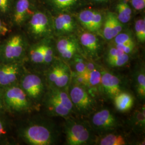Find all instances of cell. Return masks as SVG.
I'll return each mask as SVG.
<instances>
[{
  "instance_id": "obj_39",
  "label": "cell",
  "mask_w": 145,
  "mask_h": 145,
  "mask_svg": "<svg viewBox=\"0 0 145 145\" xmlns=\"http://www.w3.org/2000/svg\"><path fill=\"white\" fill-rule=\"evenodd\" d=\"M8 31V29L3 24L2 21L0 20V35H5Z\"/></svg>"
},
{
  "instance_id": "obj_37",
  "label": "cell",
  "mask_w": 145,
  "mask_h": 145,
  "mask_svg": "<svg viewBox=\"0 0 145 145\" xmlns=\"http://www.w3.org/2000/svg\"><path fill=\"white\" fill-rule=\"evenodd\" d=\"M132 6L136 10H141L145 8V0H131Z\"/></svg>"
},
{
  "instance_id": "obj_40",
  "label": "cell",
  "mask_w": 145,
  "mask_h": 145,
  "mask_svg": "<svg viewBox=\"0 0 145 145\" xmlns=\"http://www.w3.org/2000/svg\"><path fill=\"white\" fill-rule=\"evenodd\" d=\"M6 131L4 128L3 125L2 124V123L0 121V135H5L6 134Z\"/></svg>"
},
{
  "instance_id": "obj_25",
  "label": "cell",
  "mask_w": 145,
  "mask_h": 145,
  "mask_svg": "<svg viewBox=\"0 0 145 145\" xmlns=\"http://www.w3.org/2000/svg\"><path fill=\"white\" fill-rule=\"evenodd\" d=\"M94 12L91 10H83L79 15V20L83 26L89 31H93Z\"/></svg>"
},
{
  "instance_id": "obj_14",
  "label": "cell",
  "mask_w": 145,
  "mask_h": 145,
  "mask_svg": "<svg viewBox=\"0 0 145 145\" xmlns=\"http://www.w3.org/2000/svg\"><path fill=\"white\" fill-rule=\"evenodd\" d=\"M80 42L91 57H97L100 46L99 40L95 35L91 33L84 32L81 36Z\"/></svg>"
},
{
  "instance_id": "obj_29",
  "label": "cell",
  "mask_w": 145,
  "mask_h": 145,
  "mask_svg": "<svg viewBox=\"0 0 145 145\" xmlns=\"http://www.w3.org/2000/svg\"><path fill=\"white\" fill-rule=\"evenodd\" d=\"M88 78L85 75L72 71L71 83L81 86L88 89Z\"/></svg>"
},
{
  "instance_id": "obj_34",
  "label": "cell",
  "mask_w": 145,
  "mask_h": 145,
  "mask_svg": "<svg viewBox=\"0 0 145 145\" xmlns=\"http://www.w3.org/2000/svg\"><path fill=\"white\" fill-rule=\"evenodd\" d=\"M77 0H53V2L59 8H66L74 4Z\"/></svg>"
},
{
  "instance_id": "obj_1",
  "label": "cell",
  "mask_w": 145,
  "mask_h": 145,
  "mask_svg": "<svg viewBox=\"0 0 145 145\" xmlns=\"http://www.w3.org/2000/svg\"><path fill=\"white\" fill-rule=\"evenodd\" d=\"M23 138L31 145H53L56 142L59 134L54 125L45 123H32L22 131Z\"/></svg>"
},
{
  "instance_id": "obj_12",
  "label": "cell",
  "mask_w": 145,
  "mask_h": 145,
  "mask_svg": "<svg viewBox=\"0 0 145 145\" xmlns=\"http://www.w3.org/2000/svg\"><path fill=\"white\" fill-rule=\"evenodd\" d=\"M123 30L121 23L113 14H109L104 24L103 36L107 40L114 38Z\"/></svg>"
},
{
  "instance_id": "obj_13",
  "label": "cell",
  "mask_w": 145,
  "mask_h": 145,
  "mask_svg": "<svg viewBox=\"0 0 145 145\" xmlns=\"http://www.w3.org/2000/svg\"><path fill=\"white\" fill-rule=\"evenodd\" d=\"M30 24L32 32L36 35L40 36L47 31L48 21L46 16L38 12L32 16Z\"/></svg>"
},
{
  "instance_id": "obj_27",
  "label": "cell",
  "mask_w": 145,
  "mask_h": 145,
  "mask_svg": "<svg viewBox=\"0 0 145 145\" xmlns=\"http://www.w3.org/2000/svg\"><path fill=\"white\" fill-rule=\"evenodd\" d=\"M135 30L138 40L141 42L145 41V19L139 20L136 22L135 24Z\"/></svg>"
},
{
  "instance_id": "obj_32",
  "label": "cell",
  "mask_w": 145,
  "mask_h": 145,
  "mask_svg": "<svg viewBox=\"0 0 145 145\" xmlns=\"http://www.w3.org/2000/svg\"><path fill=\"white\" fill-rule=\"evenodd\" d=\"M114 38L116 44H124L133 42L130 35L125 33H119Z\"/></svg>"
},
{
  "instance_id": "obj_4",
  "label": "cell",
  "mask_w": 145,
  "mask_h": 145,
  "mask_svg": "<svg viewBox=\"0 0 145 145\" xmlns=\"http://www.w3.org/2000/svg\"><path fill=\"white\" fill-rule=\"evenodd\" d=\"M68 91L74 109L78 113L87 115L94 111L95 102L87 88L70 83Z\"/></svg>"
},
{
  "instance_id": "obj_5",
  "label": "cell",
  "mask_w": 145,
  "mask_h": 145,
  "mask_svg": "<svg viewBox=\"0 0 145 145\" xmlns=\"http://www.w3.org/2000/svg\"><path fill=\"white\" fill-rule=\"evenodd\" d=\"M91 126L95 131L106 133L115 129L118 121L109 110L103 109L95 112L91 118Z\"/></svg>"
},
{
  "instance_id": "obj_33",
  "label": "cell",
  "mask_w": 145,
  "mask_h": 145,
  "mask_svg": "<svg viewBox=\"0 0 145 145\" xmlns=\"http://www.w3.org/2000/svg\"><path fill=\"white\" fill-rule=\"evenodd\" d=\"M102 15L96 12H94L93 15V31H97L99 29L101 26L102 25Z\"/></svg>"
},
{
  "instance_id": "obj_11",
  "label": "cell",
  "mask_w": 145,
  "mask_h": 145,
  "mask_svg": "<svg viewBox=\"0 0 145 145\" xmlns=\"http://www.w3.org/2000/svg\"><path fill=\"white\" fill-rule=\"evenodd\" d=\"M57 51L63 60L69 61L76 54L78 46L76 42L72 38L59 39L57 44Z\"/></svg>"
},
{
  "instance_id": "obj_42",
  "label": "cell",
  "mask_w": 145,
  "mask_h": 145,
  "mask_svg": "<svg viewBox=\"0 0 145 145\" xmlns=\"http://www.w3.org/2000/svg\"><path fill=\"white\" fill-rule=\"evenodd\" d=\"M1 108V99H0V108Z\"/></svg>"
},
{
  "instance_id": "obj_20",
  "label": "cell",
  "mask_w": 145,
  "mask_h": 145,
  "mask_svg": "<svg viewBox=\"0 0 145 145\" xmlns=\"http://www.w3.org/2000/svg\"><path fill=\"white\" fill-rule=\"evenodd\" d=\"M135 87L138 97L141 99H144L145 97V72L144 68H140L135 74Z\"/></svg>"
},
{
  "instance_id": "obj_35",
  "label": "cell",
  "mask_w": 145,
  "mask_h": 145,
  "mask_svg": "<svg viewBox=\"0 0 145 145\" xmlns=\"http://www.w3.org/2000/svg\"><path fill=\"white\" fill-rule=\"evenodd\" d=\"M125 53L123 52L121 50L116 47H112L109 50V52L108 53L106 60L113 59L116 57H119L123 54H124Z\"/></svg>"
},
{
  "instance_id": "obj_26",
  "label": "cell",
  "mask_w": 145,
  "mask_h": 145,
  "mask_svg": "<svg viewBox=\"0 0 145 145\" xmlns=\"http://www.w3.org/2000/svg\"><path fill=\"white\" fill-rule=\"evenodd\" d=\"M31 60L36 63L44 62V45L36 47L30 52Z\"/></svg>"
},
{
  "instance_id": "obj_24",
  "label": "cell",
  "mask_w": 145,
  "mask_h": 145,
  "mask_svg": "<svg viewBox=\"0 0 145 145\" xmlns=\"http://www.w3.org/2000/svg\"><path fill=\"white\" fill-rule=\"evenodd\" d=\"M118 11V20L121 23H127L131 18L132 10L129 5L124 2H121L117 5Z\"/></svg>"
},
{
  "instance_id": "obj_10",
  "label": "cell",
  "mask_w": 145,
  "mask_h": 145,
  "mask_svg": "<svg viewBox=\"0 0 145 145\" xmlns=\"http://www.w3.org/2000/svg\"><path fill=\"white\" fill-rule=\"evenodd\" d=\"M17 63H9L0 66V85L8 86L14 82L20 73Z\"/></svg>"
},
{
  "instance_id": "obj_18",
  "label": "cell",
  "mask_w": 145,
  "mask_h": 145,
  "mask_svg": "<svg viewBox=\"0 0 145 145\" xmlns=\"http://www.w3.org/2000/svg\"><path fill=\"white\" fill-rule=\"evenodd\" d=\"M114 99L116 109L120 112H125L129 110L134 103L132 96L126 92H121Z\"/></svg>"
},
{
  "instance_id": "obj_41",
  "label": "cell",
  "mask_w": 145,
  "mask_h": 145,
  "mask_svg": "<svg viewBox=\"0 0 145 145\" xmlns=\"http://www.w3.org/2000/svg\"><path fill=\"white\" fill-rule=\"evenodd\" d=\"M96 1H105V0H95Z\"/></svg>"
},
{
  "instance_id": "obj_6",
  "label": "cell",
  "mask_w": 145,
  "mask_h": 145,
  "mask_svg": "<svg viewBox=\"0 0 145 145\" xmlns=\"http://www.w3.org/2000/svg\"><path fill=\"white\" fill-rule=\"evenodd\" d=\"M5 99L7 105L16 111L25 110L29 107L27 97L22 88L13 86L5 91Z\"/></svg>"
},
{
  "instance_id": "obj_23",
  "label": "cell",
  "mask_w": 145,
  "mask_h": 145,
  "mask_svg": "<svg viewBox=\"0 0 145 145\" xmlns=\"http://www.w3.org/2000/svg\"><path fill=\"white\" fill-rule=\"evenodd\" d=\"M97 142L100 145H125L126 141L120 135L108 134L99 139Z\"/></svg>"
},
{
  "instance_id": "obj_28",
  "label": "cell",
  "mask_w": 145,
  "mask_h": 145,
  "mask_svg": "<svg viewBox=\"0 0 145 145\" xmlns=\"http://www.w3.org/2000/svg\"><path fill=\"white\" fill-rule=\"evenodd\" d=\"M60 68V61L55 62L52 67L50 68L47 73V79L48 82L54 86L57 79Z\"/></svg>"
},
{
  "instance_id": "obj_8",
  "label": "cell",
  "mask_w": 145,
  "mask_h": 145,
  "mask_svg": "<svg viewBox=\"0 0 145 145\" xmlns=\"http://www.w3.org/2000/svg\"><path fill=\"white\" fill-rule=\"evenodd\" d=\"M22 88L27 96L33 99H40L44 90L42 78L35 74H27L23 78Z\"/></svg>"
},
{
  "instance_id": "obj_17",
  "label": "cell",
  "mask_w": 145,
  "mask_h": 145,
  "mask_svg": "<svg viewBox=\"0 0 145 145\" xmlns=\"http://www.w3.org/2000/svg\"><path fill=\"white\" fill-rule=\"evenodd\" d=\"M56 30L60 33L72 32L75 28L72 17L67 14H61L56 18L54 22Z\"/></svg>"
},
{
  "instance_id": "obj_3",
  "label": "cell",
  "mask_w": 145,
  "mask_h": 145,
  "mask_svg": "<svg viewBox=\"0 0 145 145\" xmlns=\"http://www.w3.org/2000/svg\"><path fill=\"white\" fill-rule=\"evenodd\" d=\"M66 118L64 131L68 145H89L93 142L91 126L83 121L69 117Z\"/></svg>"
},
{
  "instance_id": "obj_22",
  "label": "cell",
  "mask_w": 145,
  "mask_h": 145,
  "mask_svg": "<svg viewBox=\"0 0 145 145\" xmlns=\"http://www.w3.org/2000/svg\"><path fill=\"white\" fill-rule=\"evenodd\" d=\"M69 61H71L73 72L85 75L88 78L89 74L86 66V60L83 57L75 54Z\"/></svg>"
},
{
  "instance_id": "obj_36",
  "label": "cell",
  "mask_w": 145,
  "mask_h": 145,
  "mask_svg": "<svg viewBox=\"0 0 145 145\" xmlns=\"http://www.w3.org/2000/svg\"><path fill=\"white\" fill-rule=\"evenodd\" d=\"M135 47V44L133 42L126 43L124 44H116V47L121 50L123 52L129 54L132 52Z\"/></svg>"
},
{
  "instance_id": "obj_38",
  "label": "cell",
  "mask_w": 145,
  "mask_h": 145,
  "mask_svg": "<svg viewBox=\"0 0 145 145\" xmlns=\"http://www.w3.org/2000/svg\"><path fill=\"white\" fill-rule=\"evenodd\" d=\"M9 0H0V11L5 12L8 9Z\"/></svg>"
},
{
  "instance_id": "obj_9",
  "label": "cell",
  "mask_w": 145,
  "mask_h": 145,
  "mask_svg": "<svg viewBox=\"0 0 145 145\" xmlns=\"http://www.w3.org/2000/svg\"><path fill=\"white\" fill-rule=\"evenodd\" d=\"M23 52V39L20 36L11 37L5 45L4 56L9 61L16 60L21 57Z\"/></svg>"
},
{
  "instance_id": "obj_15",
  "label": "cell",
  "mask_w": 145,
  "mask_h": 145,
  "mask_svg": "<svg viewBox=\"0 0 145 145\" xmlns=\"http://www.w3.org/2000/svg\"><path fill=\"white\" fill-rule=\"evenodd\" d=\"M71 75L72 71L70 67L66 62L60 60L59 75L53 87L68 88L71 81Z\"/></svg>"
},
{
  "instance_id": "obj_21",
  "label": "cell",
  "mask_w": 145,
  "mask_h": 145,
  "mask_svg": "<svg viewBox=\"0 0 145 145\" xmlns=\"http://www.w3.org/2000/svg\"><path fill=\"white\" fill-rule=\"evenodd\" d=\"M30 3L28 0H18L16 5L14 19L17 24H21L24 20L29 9Z\"/></svg>"
},
{
  "instance_id": "obj_31",
  "label": "cell",
  "mask_w": 145,
  "mask_h": 145,
  "mask_svg": "<svg viewBox=\"0 0 145 145\" xmlns=\"http://www.w3.org/2000/svg\"><path fill=\"white\" fill-rule=\"evenodd\" d=\"M54 59V52L49 46L44 45V62L46 63H52Z\"/></svg>"
},
{
  "instance_id": "obj_30",
  "label": "cell",
  "mask_w": 145,
  "mask_h": 145,
  "mask_svg": "<svg viewBox=\"0 0 145 145\" xmlns=\"http://www.w3.org/2000/svg\"><path fill=\"white\" fill-rule=\"evenodd\" d=\"M129 60V56L128 54L124 53V54L116 57L113 59L106 60L109 65L112 67H120L124 66Z\"/></svg>"
},
{
  "instance_id": "obj_2",
  "label": "cell",
  "mask_w": 145,
  "mask_h": 145,
  "mask_svg": "<svg viewBox=\"0 0 145 145\" xmlns=\"http://www.w3.org/2000/svg\"><path fill=\"white\" fill-rule=\"evenodd\" d=\"M68 88L52 87L48 92L45 104L51 116L67 118L74 112L75 109L69 97Z\"/></svg>"
},
{
  "instance_id": "obj_7",
  "label": "cell",
  "mask_w": 145,
  "mask_h": 145,
  "mask_svg": "<svg viewBox=\"0 0 145 145\" xmlns=\"http://www.w3.org/2000/svg\"><path fill=\"white\" fill-rule=\"evenodd\" d=\"M102 93H103L110 99L114 97L122 92V83L118 77L101 68Z\"/></svg>"
},
{
  "instance_id": "obj_19",
  "label": "cell",
  "mask_w": 145,
  "mask_h": 145,
  "mask_svg": "<svg viewBox=\"0 0 145 145\" xmlns=\"http://www.w3.org/2000/svg\"><path fill=\"white\" fill-rule=\"evenodd\" d=\"M130 122L133 130L138 132H142L145 131V110L144 106L141 109L135 111L131 117Z\"/></svg>"
},
{
  "instance_id": "obj_16",
  "label": "cell",
  "mask_w": 145,
  "mask_h": 145,
  "mask_svg": "<svg viewBox=\"0 0 145 145\" xmlns=\"http://www.w3.org/2000/svg\"><path fill=\"white\" fill-rule=\"evenodd\" d=\"M101 77V68L99 66H96L93 71L89 73L88 89L91 94L102 93Z\"/></svg>"
}]
</instances>
